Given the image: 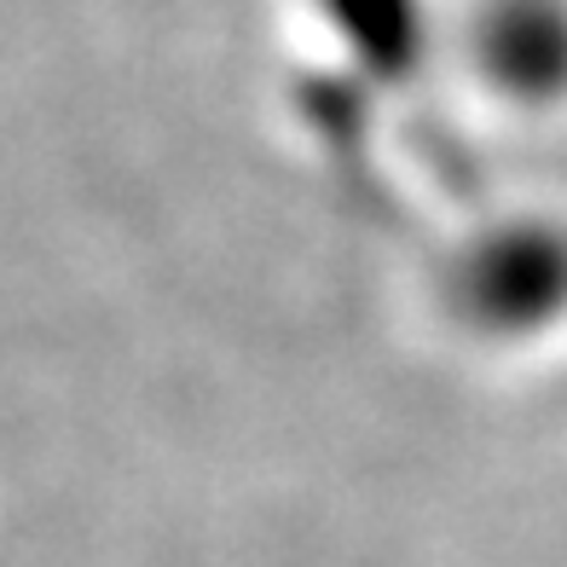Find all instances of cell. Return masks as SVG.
<instances>
[{
  "mask_svg": "<svg viewBox=\"0 0 567 567\" xmlns=\"http://www.w3.org/2000/svg\"><path fill=\"white\" fill-rule=\"evenodd\" d=\"M498 75L515 93L567 87V7L561 0H504L486 35Z\"/></svg>",
  "mask_w": 567,
  "mask_h": 567,
  "instance_id": "6da1fadb",
  "label": "cell"
}]
</instances>
